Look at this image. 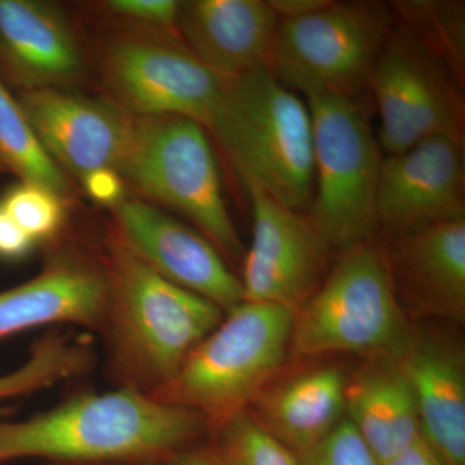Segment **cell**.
Instances as JSON below:
<instances>
[{"instance_id": "cell-6", "label": "cell", "mask_w": 465, "mask_h": 465, "mask_svg": "<svg viewBox=\"0 0 465 465\" xmlns=\"http://www.w3.org/2000/svg\"><path fill=\"white\" fill-rule=\"evenodd\" d=\"M409 335L387 255L369 241L344 250L295 312L290 348L298 357L391 356Z\"/></svg>"}, {"instance_id": "cell-9", "label": "cell", "mask_w": 465, "mask_h": 465, "mask_svg": "<svg viewBox=\"0 0 465 465\" xmlns=\"http://www.w3.org/2000/svg\"><path fill=\"white\" fill-rule=\"evenodd\" d=\"M100 64L115 105L128 115L185 116L206 130L229 79L204 66L179 36L124 34L105 43Z\"/></svg>"}, {"instance_id": "cell-22", "label": "cell", "mask_w": 465, "mask_h": 465, "mask_svg": "<svg viewBox=\"0 0 465 465\" xmlns=\"http://www.w3.org/2000/svg\"><path fill=\"white\" fill-rule=\"evenodd\" d=\"M94 354L85 342L61 331L45 333L34 342L16 369L0 374V402L47 390L90 369Z\"/></svg>"}, {"instance_id": "cell-37", "label": "cell", "mask_w": 465, "mask_h": 465, "mask_svg": "<svg viewBox=\"0 0 465 465\" xmlns=\"http://www.w3.org/2000/svg\"><path fill=\"white\" fill-rule=\"evenodd\" d=\"M45 465H54V464H45Z\"/></svg>"}, {"instance_id": "cell-4", "label": "cell", "mask_w": 465, "mask_h": 465, "mask_svg": "<svg viewBox=\"0 0 465 465\" xmlns=\"http://www.w3.org/2000/svg\"><path fill=\"white\" fill-rule=\"evenodd\" d=\"M293 314L280 305L243 300L150 396L198 412L213 432L249 410L282 366Z\"/></svg>"}, {"instance_id": "cell-33", "label": "cell", "mask_w": 465, "mask_h": 465, "mask_svg": "<svg viewBox=\"0 0 465 465\" xmlns=\"http://www.w3.org/2000/svg\"><path fill=\"white\" fill-rule=\"evenodd\" d=\"M162 465H219L210 446H198L197 443L176 452Z\"/></svg>"}, {"instance_id": "cell-13", "label": "cell", "mask_w": 465, "mask_h": 465, "mask_svg": "<svg viewBox=\"0 0 465 465\" xmlns=\"http://www.w3.org/2000/svg\"><path fill=\"white\" fill-rule=\"evenodd\" d=\"M463 139L440 136L387 155L378 186L379 228L391 238L465 217Z\"/></svg>"}, {"instance_id": "cell-26", "label": "cell", "mask_w": 465, "mask_h": 465, "mask_svg": "<svg viewBox=\"0 0 465 465\" xmlns=\"http://www.w3.org/2000/svg\"><path fill=\"white\" fill-rule=\"evenodd\" d=\"M66 197L39 183L20 182L0 201L20 228L36 244L54 243L67 220Z\"/></svg>"}, {"instance_id": "cell-16", "label": "cell", "mask_w": 465, "mask_h": 465, "mask_svg": "<svg viewBox=\"0 0 465 465\" xmlns=\"http://www.w3.org/2000/svg\"><path fill=\"white\" fill-rule=\"evenodd\" d=\"M280 18L264 0L182 2L177 32L198 60L223 78L269 67Z\"/></svg>"}, {"instance_id": "cell-34", "label": "cell", "mask_w": 465, "mask_h": 465, "mask_svg": "<svg viewBox=\"0 0 465 465\" xmlns=\"http://www.w3.org/2000/svg\"><path fill=\"white\" fill-rule=\"evenodd\" d=\"M137 465H162L161 463H143V464H137Z\"/></svg>"}, {"instance_id": "cell-23", "label": "cell", "mask_w": 465, "mask_h": 465, "mask_svg": "<svg viewBox=\"0 0 465 465\" xmlns=\"http://www.w3.org/2000/svg\"><path fill=\"white\" fill-rule=\"evenodd\" d=\"M0 161L20 182L39 183L67 197L72 183L45 153L17 99L0 79Z\"/></svg>"}, {"instance_id": "cell-35", "label": "cell", "mask_w": 465, "mask_h": 465, "mask_svg": "<svg viewBox=\"0 0 465 465\" xmlns=\"http://www.w3.org/2000/svg\"><path fill=\"white\" fill-rule=\"evenodd\" d=\"M5 170V167L3 166L2 161H0V171Z\"/></svg>"}, {"instance_id": "cell-29", "label": "cell", "mask_w": 465, "mask_h": 465, "mask_svg": "<svg viewBox=\"0 0 465 465\" xmlns=\"http://www.w3.org/2000/svg\"><path fill=\"white\" fill-rule=\"evenodd\" d=\"M81 183L92 201L112 210L127 197L124 176L112 168L92 171L82 177Z\"/></svg>"}, {"instance_id": "cell-19", "label": "cell", "mask_w": 465, "mask_h": 465, "mask_svg": "<svg viewBox=\"0 0 465 465\" xmlns=\"http://www.w3.org/2000/svg\"><path fill=\"white\" fill-rule=\"evenodd\" d=\"M394 284L415 308L461 322L465 317V217L393 237Z\"/></svg>"}, {"instance_id": "cell-5", "label": "cell", "mask_w": 465, "mask_h": 465, "mask_svg": "<svg viewBox=\"0 0 465 465\" xmlns=\"http://www.w3.org/2000/svg\"><path fill=\"white\" fill-rule=\"evenodd\" d=\"M119 173L142 200L176 211L220 252L241 258L243 246L203 125L185 116H133Z\"/></svg>"}, {"instance_id": "cell-15", "label": "cell", "mask_w": 465, "mask_h": 465, "mask_svg": "<svg viewBox=\"0 0 465 465\" xmlns=\"http://www.w3.org/2000/svg\"><path fill=\"white\" fill-rule=\"evenodd\" d=\"M108 293L104 260L78 250L54 251L38 274L0 291V341L60 324L101 332Z\"/></svg>"}, {"instance_id": "cell-10", "label": "cell", "mask_w": 465, "mask_h": 465, "mask_svg": "<svg viewBox=\"0 0 465 465\" xmlns=\"http://www.w3.org/2000/svg\"><path fill=\"white\" fill-rule=\"evenodd\" d=\"M449 67L409 32L391 30L369 76L381 116L379 145L399 154L433 139H463V106Z\"/></svg>"}, {"instance_id": "cell-11", "label": "cell", "mask_w": 465, "mask_h": 465, "mask_svg": "<svg viewBox=\"0 0 465 465\" xmlns=\"http://www.w3.org/2000/svg\"><path fill=\"white\" fill-rule=\"evenodd\" d=\"M247 191L253 228L241 278L243 300L295 313L317 289L330 246L309 216L259 189Z\"/></svg>"}, {"instance_id": "cell-30", "label": "cell", "mask_w": 465, "mask_h": 465, "mask_svg": "<svg viewBox=\"0 0 465 465\" xmlns=\"http://www.w3.org/2000/svg\"><path fill=\"white\" fill-rule=\"evenodd\" d=\"M38 247L20 225L0 206V260L23 262Z\"/></svg>"}, {"instance_id": "cell-17", "label": "cell", "mask_w": 465, "mask_h": 465, "mask_svg": "<svg viewBox=\"0 0 465 465\" xmlns=\"http://www.w3.org/2000/svg\"><path fill=\"white\" fill-rule=\"evenodd\" d=\"M405 374L420 432L448 465H465V365L460 349L411 335L391 356Z\"/></svg>"}, {"instance_id": "cell-31", "label": "cell", "mask_w": 465, "mask_h": 465, "mask_svg": "<svg viewBox=\"0 0 465 465\" xmlns=\"http://www.w3.org/2000/svg\"><path fill=\"white\" fill-rule=\"evenodd\" d=\"M382 465H448L430 445L423 434L416 437L400 454Z\"/></svg>"}, {"instance_id": "cell-27", "label": "cell", "mask_w": 465, "mask_h": 465, "mask_svg": "<svg viewBox=\"0 0 465 465\" xmlns=\"http://www.w3.org/2000/svg\"><path fill=\"white\" fill-rule=\"evenodd\" d=\"M182 2L176 0H109L101 8L115 23L130 27L134 35L179 36L177 18Z\"/></svg>"}, {"instance_id": "cell-1", "label": "cell", "mask_w": 465, "mask_h": 465, "mask_svg": "<svg viewBox=\"0 0 465 465\" xmlns=\"http://www.w3.org/2000/svg\"><path fill=\"white\" fill-rule=\"evenodd\" d=\"M207 430L193 410L115 387L76 394L21 420H0V465L21 459L54 465L163 463Z\"/></svg>"}, {"instance_id": "cell-7", "label": "cell", "mask_w": 465, "mask_h": 465, "mask_svg": "<svg viewBox=\"0 0 465 465\" xmlns=\"http://www.w3.org/2000/svg\"><path fill=\"white\" fill-rule=\"evenodd\" d=\"M307 103L313 127L309 219L330 247L348 250L379 229L381 145L354 97L320 94Z\"/></svg>"}, {"instance_id": "cell-18", "label": "cell", "mask_w": 465, "mask_h": 465, "mask_svg": "<svg viewBox=\"0 0 465 465\" xmlns=\"http://www.w3.org/2000/svg\"><path fill=\"white\" fill-rule=\"evenodd\" d=\"M0 66L23 90H64L84 70L72 26L47 2L0 0Z\"/></svg>"}, {"instance_id": "cell-28", "label": "cell", "mask_w": 465, "mask_h": 465, "mask_svg": "<svg viewBox=\"0 0 465 465\" xmlns=\"http://www.w3.org/2000/svg\"><path fill=\"white\" fill-rule=\"evenodd\" d=\"M299 460L300 465H381L347 419L326 439L299 454Z\"/></svg>"}, {"instance_id": "cell-21", "label": "cell", "mask_w": 465, "mask_h": 465, "mask_svg": "<svg viewBox=\"0 0 465 465\" xmlns=\"http://www.w3.org/2000/svg\"><path fill=\"white\" fill-rule=\"evenodd\" d=\"M347 381L338 367H322L266 387L249 410L269 433L299 455L344 420Z\"/></svg>"}, {"instance_id": "cell-20", "label": "cell", "mask_w": 465, "mask_h": 465, "mask_svg": "<svg viewBox=\"0 0 465 465\" xmlns=\"http://www.w3.org/2000/svg\"><path fill=\"white\" fill-rule=\"evenodd\" d=\"M345 419L381 465L421 434L414 394L391 356L376 357L348 379Z\"/></svg>"}, {"instance_id": "cell-24", "label": "cell", "mask_w": 465, "mask_h": 465, "mask_svg": "<svg viewBox=\"0 0 465 465\" xmlns=\"http://www.w3.org/2000/svg\"><path fill=\"white\" fill-rule=\"evenodd\" d=\"M211 449L219 465H300L299 455L260 424L250 410L213 430Z\"/></svg>"}, {"instance_id": "cell-36", "label": "cell", "mask_w": 465, "mask_h": 465, "mask_svg": "<svg viewBox=\"0 0 465 465\" xmlns=\"http://www.w3.org/2000/svg\"><path fill=\"white\" fill-rule=\"evenodd\" d=\"M0 60H2V45H0Z\"/></svg>"}, {"instance_id": "cell-32", "label": "cell", "mask_w": 465, "mask_h": 465, "mask_svg": "<svg viewBox=\"0 0 465 465\" xmlns=\"http://www.w3.org/2000/svg\"><path fill=\"white\" fill-rule=\"evenodd\" d=\"M281 20L308 16L329 5L330 0H272L268 2Z\"/></svg>"}, {"instance_id": "cell-2", "label": "cell", "mask_w": 465, "mask_h": 465, "mask_svg": "<svg viewBox=\"0 0 465 465\" xmlns=\"http://www.w3.org/2000/svg\"><path fill=\"white\" fill-rule=\"evenodd\" d=\"M104 260L108 274L105 336L115 387L153 394L173 379L225 312L150 268L114 234Z\"/></svg>"}, {"instance_id": "cell-14", "label": "cell", "mask_w": 465, "mask_h": 465, "mask_svg": "<svg viewBox=\"0 0 465 465\" xmlns=\"http://www.w3.org/2000/svg\"><path fill=\"white\" fill-rule=\"evenodd\" d=\"M17 100L39 143L63 173L79 180L100 168L119 173L133 116L114 103L56 88L21 90Z\"/></svg>"}, {"instance_id": "cell-8", "label": "cell", "mask_w": 465, "mask_h": 465, "mask_svg": "<svg viewBox=\"0 0 465 465\" xmlns=\"http://www.w3.org/2000/svg\"><path fill=\"white\" fill-rule=\"evenodd\" d=\"M391 32L390 15L378 5L331 2L308 16L281 20L269 67L307 99L353 97L367 84Z\"/></svg>"}, {"instance_id": "cell-3", "label": "cell", "mask_w": 465, "mask_h": 465, "mask_svg": "<svg viewBox=\"0 0 465 465\" xmlns=\"http://www.w3.org/2000/svg\"><path fill=\"white\" fill-rule=\"evenodd\" d=\"M207 130L247 188L302 213L313 195V127L308 104L271 67L229 78Z\"/></svg>"}, {"instance_id": "cell-12", "label": "cell", "mask_w": 465, "mask_h": 465, "mask_svg": "<svg viewBox=\"0 0 465 465\" xmlns=\"http://www.w3.org/2000/svg\"><path fill=\"white\" fill-rule=\"evenodd\" d=\"M113 213L119 240L162 277L224 312L243 302L240 278L202 232L142 198L125 197Z\"/></svg>"}, {"instance_id": "cell-25", "label": "cell", "mask_w": 465, "mask_h": 465, "mask_svg": "<svg viewBox=\"0 0 465 465\" xmlns=\"http://www.w3.org/2000/svg\"><path fill=\"white\" fill-rule=\"evenodd\" d=\"M407 24L409 32L423 42L457 76L464 70L463 7L454 3L409 2L396 5Z\"/></svg>"}]
</instances>
